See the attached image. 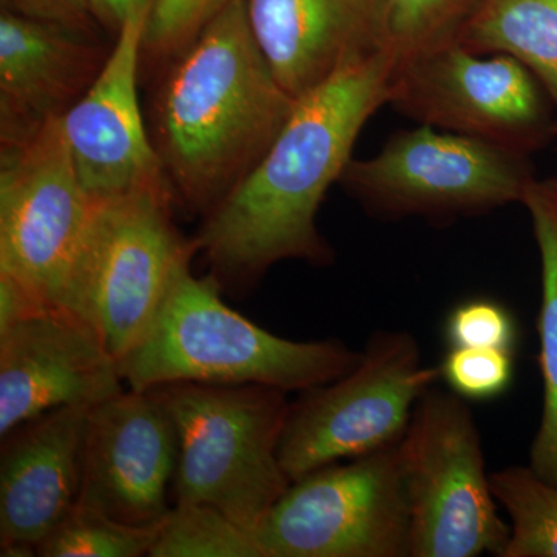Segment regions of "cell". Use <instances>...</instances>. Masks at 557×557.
<instances>
[{
  "label": "cell",
  "mask_w": 557,
  "mask_h": 557,
  "mask_svg": "<svg viewBox=\"0 0 557 557\" xmlns=\"http://www.w3.org/2000/svg\"><path fill=\"white\" fill-rule=\"evenodd\" d=\"M395 61L372 54L296 100L259 163L205 215L196 242L223 284H251L282 260L329 265L319 207L339 182L362 126L387 104Z\"/></svg>",
  "instance_id": "obj_1"
},
{
  "label": "cell",
  "mask_w": 557,
  "mask_h": 557,
  "mask_svg": "<svg viewBox=\"0 0 557 557\" xmlns=\"http://www.w3.org/2000/svg\"><path fill=\"white\" fill-rule=\"evenodd\" d=\"M161 522L156 525H131L78 504L65 516L60 525L40 542L38 556H149L159 537Z\"/></svg>",
  "instance_id": "obj_23"
},
{
  "label": "cell",
  "mask_w": 557,
  "mask_h": 557,
  "mask_svg": "<svg viewBox=\"0 0 557 557\" xmlns=\"http://www.w3.org/2000/svg\"><path fill=\"white\" fill-rule=\"evenodd\" d=\"M90 408L53 409L2 437L0 556H38L40 542L78 505Z\"/></svg>",
  "instance_id": "obj_15"
},
{
  "label": "cell",
  "mask_w": 557,
  "mask_h": 557,
  "mask_svg": "<svg viewBox=\"0 0 557 557\" xmlns=\"http://www.w3.org/2000/svg\"><path fill=\"white\" fill-rule=\"evenodd\" d=\"M177 432L175 502H199L255 534L292 485L278 458L287 392L244 384L153 387Z\"/></svg>",
  "instance_id": "obj_4"
},
{
  "label": "cell",
  "mask_w": 557,
  "mask_h": 557,
  "mask_svg": "<svg viewBox=\"0 0 557 557\" xmlns=\"http://www.w3.org/2000/svg\"><path fill=\"white\" fill-rule=\"evenodd\" d=\"M61 116L46 121L30 137L2 146L0 273L17 278L47 306L62 309L97 200L81 183Z\"/></svg>",
  "instance_id": "obj_11"
},
{
  "label": "cell",
  "mask_w": 557,
  "mask_h": 557,
  "mask_svg": "<svg viewBox=\"0 0 557 557\" xmlns=\"http://www.w3.org/2000/svg\"><path fill=\"white\" fill-rule=\"evenodd\" d=\"M177 454L159 395L124 388L87 416L78 504L131 525L160 523L172 507Z\"/></svg>",
  "instance_id": "obj_13"
},
{
  "label": "cell",
  "mask_w": 557,
  "mask_h": 557,
  "mask_svg": "<svg viewBox=\"0 0 557 557\" xmlns=\"http://www.w3.org/2000/svg\"><path fill=\"white\" fill-rule=\"evenodd\" d=\"M3 9L49 22L81 35H94L95 17L87 0H2Z\"/></svg>",
  "instance_id": "obj_27"
},
{
  "label": "cell",
  "mask_w": 557,
  "mask_h": 557,
  "mask_svg": "<svg viewBox=\"0 0 557 557\" xmlns=\"http://www.w3.org/2000/svg\"><path fill=\"white\" fill-rule=\"evenodd\" d=\"M126 388L119 361L84 319L42 309L0 333V438L65 406H95Z\"/></svg>",
  "instance_id": "obj_14"
},
{
  "label": "cell",
  "mask_w": 557,
  "mask_h": 557,
  "mask_svg": "<svg viewBox=\"0 0 557 557\" xmlns=\"http://www.w3.org/2000/svg\"><path fill=\"white\" fill-rule=\"evenodd\" d=\"M534 178L527 153L420 124L348 161L339 182L380 218L443 220L522 203Z\"/></svg>",
  "instance_id": "obj_8"
},
{
  "label": "cell",
  "mask_w": 557,
  "mask_h": 557,
  "mask_svg": "<svg viewBox=\"0 0 557 557\" xmlns=\"http://www.w3.org/2000/svg\"><path fill=\"white\" fill-rule=\"evenodd\" d=\"M42 307H47V304L33 295L17 278L0 273V333L7 332Z\"/></svg>",
  "instance_id": "obj_28"
},
{
  "label": "cell",
  "mask_w": 557,
  "mask_h": 557,
  "mask_svg": "<svg viewBox=\"0 0 557 557\" xmlns=\"http://www.w3.org/2000/svg\"><path fill=\"white\" fill-rule=\"evenodd\" d=\"M172 196L134 193L97 201L62 309L84 319L120 359L148 333L196 242L180 236Z\"/></svg>",
  "instance_id": "obj_5"
},
{
  "label": "cell",
  "mask_w": 557,
  "mask_h": 557,
  "mask_svg": "<svg viewBox=\"0 0 557 557\" xmlns=\"http://www.w3.org/2000/svg\"><path fill=\"white\" fill-rule=\"evenodd\" d=\"M132 14L89 90L61 116L81 183L97 201L134 193L172 196L139 110L137 78L149 11Z\"/></svg>",
  "instance_id": "obj_12"
},
{
  "label": "cell",
  "mask_w": 557,
  "mask_h": 557,
  "mask_svg": "<svg viewBox=\"0 0 557 557\" xmlns=\"http://www.w3.org/2000/svg\"><path fill=\"white\" fill-rule=\"evenodd\" d=\"M214 277L183 267L153 319L120 359L126 387L150 391L174 383L258 384L304 392L332 383L361 359L339 339L293 341L231 309Z\"/></svg>",
  "instance_id": "obj_3"
},
{
  "label": "cell",
  "mask_w": 557,
  "mask_h": 557,
  "mask_svg": "<svg viewBox=\"0 0 557 557\" xmlns=\"http://www.w3.org/2000/svg\"><path fill=\"white\" fill-rule=\"evenodd\" d=\"M104 64V62H102ZM90 36L21 16L0 14V138L30 137L64 115L89 90L102 67Z\"/></svg>",
  "instance_id": "obj_17"
},
{
  "label": "cell",
  "mask_w": 557,
  "mask_h": 557,
  "mask_svg": "<svg viewBox=\"0 0 557 557\" xmlns=\"http://www.w3.org/2000/svg\"><path fill=\"white\" fill-rule=\"evenodd\" d=\"M522 205L533 223L542 270L537 332L544 406L528 467L539 478L557 486V175L534 178L528 186Z\"/></svg>",
  "instance_id": "obj_18"
},
{
  "label": "cell",
  "mask_w": 557,
  "mask_h": 557,
  "mask_svg": "<svg viewBox=\"0 0 557 557\" xmlns=\"http://www.w3.org/2000/svg\"><path fill=\"white\" fill-rule=\"evenodd\" d=\"M233 0H153L143 49L153 58H175Z\"/></svg>",
  "instance_id": "obj_25"
},
{
  "label": "cell",
  "mask_w": 557,
  "mask_h": 557,
  "mask_svg": "<svg viewBox=\"0 0 557 557\" xmlns=\"http://www.w3.org/2000/svg\"><path fill=\"white\" fill-rule=\"evenodd\" d=\"M95 21L119 35L132 14L152 7L153 0H87Z\"/></svg>",
  "instance_id": "obj_29"
},
{
  "label": "cell",
  "mask_w": 557,
  "mask_h": 557,
  "mask_svg": "<svg viewBox=\"0 0 557 557\" xmlns=\"http://www.w3.org/2000/svg\"><path fill=\"white\" fill-rule=\"evenodd\" d=\"M410 516V557H502L500 518L482 437L467 399L431 387L399 440Z\"/></svg>",
  "instance_id": "obj_6"
},
{
  "label": "cell",
  "mask_w": 557,
  "mask_h": 557,
  "mask_svg": "<svg viewBox=\"0 0 557 557\" xmlns=\"http://www.w3.org/2000/svg\"><path fill=\"white\" fill-rule=\"evenodd\" d=\"M149 557H262V552L255 534L220 509L199 502H175L161 522Z\"/></svg>",
  "instance_id": "obj_22"
},
{
  "label": "cell",
  "mask_w": 557,
  "mask_h": 557,
  "mask_svg": "<svg viewBox=\"0 0 557 557\" xmlns=\"http://www.w3.org/2000/svg\"><path fill=\"white\" fill-rule=\"evenodd\" d=\"M255 537L262 557H410L399 443L295 480Z\"/></svg>",
  "instance_id": "obj_9"
},
{
  "label": "cell",
  "mask_w": 557,
  "mask_h": 557,
  "mask_svg": "<svg viewBox=\"0 0 557 557\" xmlns=\"http://www.w3.org/2000/svg\"><path fill=\"white\" fill-rule=\"evenodd\" d=\"M249 27L278 84L299 100L381 49L376 0H245Z\"/></svg>",
  "instance_id": "obj_16"
},
{
  "label": "cell",
  "mask_w": 557,
  "mask_h": 557,
  "mask_svg": "<svg viewBox=\"0 0 557 557\" xmlns=\"http://www.w3.org/2000/svg\"><path fill=\"white\" fill-rule=\"evenodd\" d=\"M518 324L507 307L493 299H472L450 311L445 324L449 347L502 348L515 351Z\"/></svg>",
  "instance_id": "obj_26"
},
{
  "label": "cell",
  "mask_w": 557,
  "mask_h": 557,
  "mask_svg": "<svg viewBox=\"0 0 557 557\" xmlns=\"http://www.w3.org/2000/svg\"><path fill=\"white\" fill-rule=\"evenodd\" d=\"M440 380L406 330H379L350 372L289 403L278 458L292 482L319 468L397 445L417 403Z\"/></svg>",
  "instance_id": "obj_7"
},
{
  "label": "cell",
  "mask_w": 557,
  "mask_h": 557,
  "mask_svg": "<svg viewBox=\"0 0 557 557\" xmlns=\"http://www.w3.org/2000/svg\"><path fill=\"white\" fill-rule=\"evenodd\" d=\"M387 104L417 123L527 156L557 135L552 100L522 62L460 42L395 64Z\"/></svg>",
  "instance_id": "obj_10"
},
{
  "label": "cell",
  "mask_w": 557,
  "mask_h": 557,
  "mask_svg": "<svg viewBox=\"0 0 557 557\" xmlns=\"http://www.w3.org/2000/svg\"><path fill=\"white\" fill-rule=\"evenodd\" d=\"M491 487L509 519L502 557H557V486L530 467H508L491 474Z\"/></svg>",
  "instance_id": "obj_21"
},
{
  "label": "cell",
  "mask_w": 557,
  "mask_h": 557,
  "mask_svg": "<svg viewBox=\"0 0 557 557\" xmlns=\"http://www.w3.org/2000/svg\"><path fill=\"white\" fill-rule=\"evenodd\" d=\"M440 380L467 401L504 395L515 379V351L502 348L449 347L438 364Z\"/></svg>",
  "instance_id": "obj_24"
},
{
  "label": "cell",
  "mask_w": 557,
  "mask_h": 557,
  "mask_svg": "<svg viewBox=\"0 0 557 557\" xmlns=\"http://www.w3.org/2000/svg\"><path fill=\"white\" fill-rule=\"evenodd\" d=\"M483 0H376L381 49L395 64L460 42Z\"/></svg>",
  "instance_id": "obj_20"
},
{
  "label": "cell",
  "mask_w": 557,
  "mask_h": 557,
  "mask_svg": "<svg viewBox=\"0 0 557 557\" xmlns=\"http://www.w3.org/2000/svg\"><path fill=\"white\" fill-rule=\"evenodd\" d=\"M460 44L522 62L547 91L557 124V0H483Z\"/></svg>",
  "instance_id": "obj_19"
},
{
  "label": "cell",
  "mask_w": 557,
  "mask_h": 557,
  "mask_svg": "<svg viewBox=\"0 0 557 557\" xmlns=\"http://www.w3.org/2000/svg\"><path fill=\"white\" fill-rule=\"evenodd\" d=\"M296 100L271 72L233 0L175 57L157 97V145L172 189L209 214L287 123Z\"/></svg>",
  "instance_id": "obj_2"
}]
</instances>
